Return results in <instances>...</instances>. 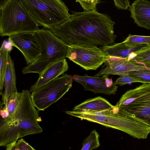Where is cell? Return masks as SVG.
Instances as JSON below:
<instances>
[{"label": "cell", "mask_w": 150, "mask_h": 150, "mask_svg": "<svg viewBox=\"0 0 150 150\" xmlns=\"http://www.w3.org/2000/svg\"><path fill=\"white\" fill-rule=\"evenodd\" d=\"M11 45L22 53L27 64H31L41 54V48L36 32L23 33L9 36Z\"/></svg>", "instance_id": "obj_9"}, {"label": "cell", "mask_w": 150, "mask_h": 150, "mask_svg": "<svg viewBox=\"0 0 150 150\" xmlns=\"http://www.w3.org/2000/svg\"><path fill=\"white\" fill-rule=\"evenodd\" d=\"M113 105L107 100L99 96L87 99L76 106L72 111L76 112H99L114 108Z\"/></svg>", "instance_id": "obj_16"}, {"label": "cell", "mask_w": 150, "mask_h": 150, "mask_svg": "<svg viewBox=\"0 0 150 150\" xmlns=\"http://www.w3.org/2000/svg\"><path fill=\"white\" fill-rule=\"evenodd\" d=\"M0 35L36 32L39 25L29 13L22 0H5L0 6Z\"/></svg>", "instance_id": "obj_4"}, {"label": "cell", "mask_w": 150, "mask_h": 150, "mask_svg": "<svg viewBox=\"0 0 150 150\" xmlns=\"http://www.w3.org/2000/svg\"><path fill=\"white\" fill-rule=\"evenodd\" d=\"M73 82L72 76L65 74L34 89L31 97L36 108L44 111L69 90Z\"/></svg>", "instance_id": "obj_7"}, {"label": "cell", "mask_w": 150, "mask_h": 150, "mask_svg": "<svg viewBox=\"0 0 150 150\" xmlns=\"http://www.w3.org/2000/svg\"><path fill=\"white\" fill-rule=\"evenodd\" d=\"M21 93L17 92L10 96L3 108L6 111L8 117L6 118L11 119L14 117L20 99Z\"/></svg>", "instance_id": "obj_22"}, {"label": "cell", "mask_w": 150, "mask_h": 150, "mask_svg": "<svg viewBox=\"0 0 150 150\" xmlns=\"http://www.w3.org/2000/svg\"><path fill=\"white\" fill-rule=\"evenodd\" d=\"M27 10L39 25L51 30L68 20L71 15L60 0H22Z\"/></svg>", "instance_id": "obj_6"}, {"label": "cell", "mask_w": 150, "mask_h": 150, "mask_svg": "<svg viewBox=\"0 0 150 150\" xmlns=\"http://www.w3.org/2000/svg\"><path fill=\"white\" fill-rule=\"evenodd\" d=\"M17 150H35L23 139L17 140Z\"/></svg>", "instance_id": "obj_27"}, {"label": "cell", "mask_w": 150, "mask_h": 150, "mask_svg": "<svg viewBox=\"0 0 150 150\" xmlns=\"http://www.w3.org/2000/svg\"><path fill=\"white\" fill-rule=\"evenodd\" d=\"M150 101V83H143L134 89L126 92L115 105L119 108Z\"/></svg>", "instance_id": "obj_12"}, {"label": "cell", "mask_w": 150, "mask_h": 150, "mask_svg": "<svg viewBox=\"0 0 150 150\" xmlns=\"http://www.w3.org/2000/svg\"><path fill=\"white\" fill-rule=\"evenodd\" d=\"M70 18L51 30L67 45H108L114 43L115 22L110 16L97 11H72Z\"/></svg>", "instance_id": "obj_1"}, {"label": "cell", "mask_w": 150, "mask_h": 150, "mask_svg": "<svg viewBox=\"0 0 150 150\" xmlns=\"http://www.w3.org/2000/svg\"><path fill=\"white\" fill-rule=\"evenodd\" d=\"M129 10L130 17L138 26L150 30V1H135L130 5Z\"/></svg>", "instance_id": "obj_14"}, {"label": "cell", "mask_w": 150, "mask_h": 150, "mask_svg": "<svg viewBox=\"0 0 150 150\" xmlns=\"http://www.w3.org/2000/svg\"><path fill=\"white\" fill-rule=\"evenodd\" d=\"M17 140L7 144L5 150H17Z\"/></svg>", "instance_id": "obj_29"}, {"label": "cell", "mask_w": 150, "mask_h": 150, "mask_svg": "<svg viewBox=\"0 0 150 150\" xmlns=\"http://www.w3.org/2000/svg\"><path fill=\"white\" fill-rule=\"evenodd\" d=\"M35 108L30 91L23 90L13 117L0 120V146H6L19 138L42 132L39 124L41 121L39 110Z\"/></svg>", "instance_id": "obj_2"}, {"label": "cell", "mask_w": 150, "mask_h": 150, "mask_svg": "<svg viewBox=\"0 0 150 150\" xmlns=\"http://www.w3.org/2000/svg\"><path fill=\"white\" fill-rule=\"evenodd\" d=\"M124 41L128 45H135L145 44L150 46V36L132 35L129 34Z\"/></svg>", "instance_id": "obj_23"}, {"label": "cell", "mask_w": 150, "mask_h": 150, "mask_svg": "<svg viewBox=\"0 0 150 150\" xmlns=\"http://www.w3.org/2000/svg\"><path fill=\"white\" fill-rule=\"evenodd\" d=\"M11 48L6 47L5 41L2 43L0 49V90L3 91L4 76L7 65L8 58Z\"/></svg>", "instance_id": "obj_19"}, {"label": "cell", "mask_w": 150, "mask_h": 150, "mask_svg": "<svg viewBox=\"0 0 150 150\" xmlns=\"http://www.w3.org/2000/svg\"><path fill=\"white\" fill-rule=\"evenodd\" d=\"M16 78L14 62L9 55L4 78V93L1 94L4 105L11 95L18 92Z\"/></svg>", "instance_id": "obj_18"}, {"label": "cell", "mask_w": 150, "mask_h": 150, "mask_svg": "<svg viewBox=\"0 0 150 150\" xmlns=\"http://www.w3.org/2000/svg\"><path fill=\"white\" fill-rule=\"evenodd\" d=\"M147 46L145 44L135 45L127 44L124 41L111 45L103 46L101 49L107 56H112L127 59L129 55Z\"/></svg>", "instance_id": "obj_17"}, {"label": "cell", "mask_w": 150, "mask_h": 150, "mask_svg": "<svg viewBox=\"0 0 150 150\" xmlns=\"http://www.w3.org/2000/svg\"><path fill=\"white\" fill-rule=\"evenodd\" d=\"M66 57L86 70H96L104 63L107 56L96 45H67Z\"/></svg>", "instance_id": "obj_8"}, {"label": "cell", "mask_w": 150, "mask_h": 150, "mask_svg": "<svg viewBox=\"0 0 150 150\" xmlns=\"http://www.w3.org/2000/svg\"><path fill=\"white\" fill-rule=\"evenodd\" d=\"M102 68L94 76H108L111 75H120L132 71L150 69L144 65L135 64L126 59L107 56Z\"/></svg>", "instance_id": "obj_11"}, {"label": "cell", "mask_w": 150, "mask_h": 150, "mask_svg": "<svg viewBox=\"0 0 150 150\" xmlns=\"http://www.w3.org/2000/svg\"><path fill=\"white\" fill-rule=\"evenodd\" d=\"M76 1L79 3L85 11H96V5L100 2L99 0H77Z\"/></svg>", "instance_id": "obj_26"}, {"label": "cell", "mask_w": 150, "mask_h": 150, "mask_svg": "<svg viewBox=\"0 0 150 150\" xmlns=\"http://www.w3.org/2000/svg\"><path fill=\"white\" fill-rule=\"evenodd\" d=\"M117 108L121 114L132 118L150 127V101Z\"/></svg>", "instance_id": "obj_15"}, {"label": "cell", "mask_w": 150, "mask_h": 150, "mask_svg": "<svg viewBox=\"0 0 150 150\" xmlns=\"http://www.w3.org/2000/svg\"><path fill=\"white\" fill-rule=\"evenodd\" d=\"M65 112L81 120H86L121 130L138 139H146L150 133V126L121 114L116 105L112 109L99 112H76L67 110Z\"/></svg>", "instance_id": "obj_3"}, {"label": "cell", "mask_w": 150, "mask_h": 150, "mask_svg": "<svg viewBox=\"0 0 150 150\" xmlns=\"http://www.w3.org/2000/svg\"><path fill=\"white\" fill-rule=\"evenodd\" d=\"M68 69V63L65 58L52 64L39 74L38 80L30 87V91L32 92L35 89L63 74Z\"/></svg>", "instance_id": "obj_13"}, {"label": "cell", "mask_w": 150, "mask_h": 150, "mask_svg": "<svg viewBox=\"0 0 150 150\" xmlns=\"http://www.w3.org/2000/svg\"><path fill=\"white\" fill-rule=\"evenodd\" d=\"M40 47V55L33 62L22 69L23 74L36 73L40 74L48 67L66 57L67 44L46 29L36 32Z\"/></svg>", "instance_id": "obj_5"}, {"label": "cell", "mask_w": 150, "mask_h": 150, "mask_svg": "<svg viewBox=\"0 0 150 150\" xmlns=\"http://www.w3.org/2000/svg\"><path fill=\"white\" fill-rule=\"evenodd\" d=\"M127 74L134 76L147 83H150V69L131 71Z\"/></svg>", "instance_id": "obj_25"}, {"label": "cell", "mask_w": 150, "mask_h": 150, "mask_svg": "<svg viewBox=\"0 0 150 150\" xmlns=\"http://www.w3.org/2000/svg\"><path fill=\"white\" fill-rule=\"evenodd\" d=\"M129 61L150 68V46H146L135 52L134 57Z\"/></svg>", "instance_id": "obj_20"}, {"label": "cell", "mask_w": 150, "mask_h": 150, "mask_svg": "<svg viewBox=\"0 0 150 150\" xmlns=\"http://www.w3.org/2000/svg\"><path fill=\"white\" fill-rule=\"evenodd\" d=\"M116 84L122 86L129 83L140 82L142 83H147L129 74H125L120 76L115 82Z\"/></svg>", "instance_id": "obj_24"}, {"label": "cell", "mask_w": 150, "mask_h": 150, "mask_svg": "<svg viewBox=\"0 0 150 150\" xmlns=\"http://www.w3.org/2000/svg\"><path fill=\"white\" fill-rule=\"evenodd\" d=\"M114 1L115 5L118 9L127 10L130 6V1L128 0H114Z\"/></svg>", "instance_id": "obj_28"}, {"label": "cell", "mask_w": 150, "mask_h": 150, "mask_svg": "<svg viewBox=\"0 0 150 150\" xmlns=\"http://www.w3.org/2000/svg\"><path fill=\"white\" fill-rule=\"evenodd\" d=\"M99 137L96 129L91 131L89 135L83 140L81 150H92L98 148L100 145Z\"/></svg>", "instance_id": "obj_21"}, {"label": "cell", "mask_w": 150, "mask_h": 150, "mask_svg": "<svg viewBox=\"0 0 150 150\" xmlns=\"http://www.w3.org/2000/svg\"><path fill=\"white\" fill-rule=\"evenodd\" d=\"M72 79L82 85L85 90L95 93L114 95L118 87L111 78L104 76H89L86 74L83 76L76 74L72 76Z\"/></svg>", "instance_id": "obj_10"}]
</instances>
